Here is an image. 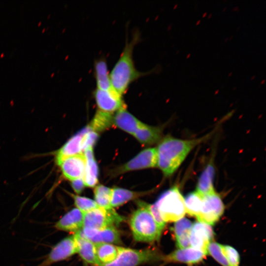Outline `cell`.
Here are the masks:
<instances>
[{
	"label": "cell",
	"mask_w": 266,
	"mask_h": 266,
	"mask_svg": "<svg viewBox=\"0 0 266 266\" xmlns=\"http://www.w3.org/2000/svg\"><path fill=\"white\" fill-rule=\"evenodd\" d=\"M211 135L208 133L198 138L182 139L167 136L157 149V166L164 174L170 176L181 166L190 152Z\"/></svg>",
	"instance_id": "1"
},
{
	"label": "cell",
	"mask_w": 266,
	"mask_h": 266,
	"mask_svg": "<svg viewBox=\"0 0 266 266\" xmlns=\"http://www.w3.org/2000/svg\"><path fill=\"white\" fill-rule=\"evenodd\" d=\"M139 39V33L136 32L130 41L127 40L120 57L109 73L113 88L122 96L132 82L148 73L138 70L134 65L133 51Z\"/></svg>",
	"instance_id": "2"
},
{
	"label": "cell",
	"mask_w": 266,
	"mask_h": 266,
	"mask_svg": "<svg viewBox=\"0 0 266 266\" xmlns=\"http://www.w3.org/2000/svg\"><path fill=\"white\" fill-rule=\"evenodd\" d=\"M138 208L132 214L130 226L135 241L151 243L158 241L162 231L147 207V203L138 201Z\"/></svg>",
	"instance_id": "3"
},
{
	"label": "cell",
	"mask_w": 266,
	"mask_h": 266,
	"mask_svg": "<svg viewBox=\"0 0 266 266\" xmlns=\"http://www.w3.org/2000/svg\"><path fill=\"white\" fill-rule=\"evenodd\" d=\"M154 204L165 223L176 222L186 214L184 198L177 186L165 191Z\"/></svg>",
	"instance_id": "4"
},
{
	"label": "cell",
	"mask_w": 266,
	"mask_h": 266,
	"mask_svg": "<svg viewBox=\"0 0 266 266\" xmlns=\"http://www.w3.org/2000/svg\"><path fill=\"white\" fill-rule=\"evenodd\" d=\"M155 249H133L121 247L117 257L112 262L98 266H138L148 262L163 259Z\"/></svg>",
	"instance_id": "5"
},
{
	"label": "cell",
	"mask_w": 266,
	"mask_h": 266,
	"mask_svg": "<svg viewBox=\"0 0 266 266\" xmlns=\"http://www.w3.org/2000/svg\"><path fill=\"white\" fill-rule=\"evenodd\" d=\"M123 220L124 217L113 208L106 209L98 207L84 213L83 228L100 230L119 225Z\"/></svg>",
	"instance_id": "6"
},
{
	"label": "cell",
	"mask_w": 266,
	"mask_h": 266,
	"mask_svg": "<svg viewBox=\"0 0 266 266\" xmlns=\"http://www.w3.org/2000/svg\"><path fill=\"white\" fill-rule=\"evenodd\" d=\"M224 209L222 199L215 192L203 196L201 210L197 218L198 221L213 225L223 215Z\"/></svg>",
	"instance_id": "7"
},
{
	"label": "cell",
	"mask_w": 266,
	"mask_h": 266,
	"mask_svg": "<svg viewBox=\"0 0 266 266\" xmlns=\"http://www.w3.org/2000/svg\"><path fill=\"white\" fill-rule=\"evenodd\" d=\"M76 253H77V244L73 234L64 238L55 244L45 259L37 266H50L66 260Z\"/></svg>",
	"instance_id": "8"
},
{
	"label": "cell",
	"mask_w": 266,
	"mask_h": 266,
	"mask_svg": "<svg viewBox=\"0 0 266 266\" xmlns=\"http://www.w3.org/2000/svg\"><path fill=\"white\" fill-rule=\"evenodd\" d=\"M93 94L99 110L113 114L126 107L122 96L114 89L103 90L96 88Z\"/></svg>",
	"instance_id": "9"
},
{
	"label": "cell",
	"mask_w": 266,
	"mask_h": 266,
	"mask_svg": "<svg viewBox=\"0 0 266 266\" xmlns=\"http://www.w3.org/2000/svg\"><path fill=\"white\" fill-rule=\"evenodd\" d=\"M214 232L210 225L198 221L192 225L190 235V246L207 254V247L212 242Z\"/></svg>",
	"instance_id": "10"
},
{
	"label": "cell",
	"mask_w": 266,
	"mask_h": 266,
	"mask_svg": "<svg viewBox=\"0 0 266 266\" xmlns=\"http://www.w3.org/2000/svg\"><path fill=\"white\" fill-rule=\"evenodd\" d=\"M94 244H120V235L115 226H110L100 230L82 228L76 232Z\"/></svg>",
	"instance_id": "11"
},
{
	"label": "cell",
	"mask_w": 266,
	"mask_h": 266,
	"mask_svg": "<svg viewBox=\"0 0 266 266\" xmlns=\"http://www.w3.org/2000/svg\"><path fill=\"white\" fill-rule=\"evenodd\" d=\"M157 166L156 148L146 149L125 164L119 169V172Z\"/></svg>",
	"instance_id": "12"
},
{
	"label": "cell",
	"mask_w": 266,
	"mask_h": 266,
	"mask_svg": "<svg viewBox=\"0 0 266 266\" xmlns=\"http://www.w3.org/2000/svg\"><path fill=\"white\" fill-rule=\"evenodd\" d=\"M58 165L60 167L63 176L72 181L83 177L86 158L82 153L66 158Z\"/></svg>",
	"instance_id": "13"
},
{
	"label": "cell",
	"mask_w": 266,
	"mask_h": 266,
	"mask_svg": "<svg viewBox=\"0 0 266 266\" xmlns=\"http://www.w3.org/2000/svg\"><path fill=\"white\" fill-rule=\"evenodd\" d=\"M206 255L201 250L188 247L174 251L164 257L163 260L167 262H179L191 265L202 261Z\"/></svg>",
	"instance_id": "14"
},
{
	"label": "cell",
	"mask_w": 266,
	"mask_h": 266,
	"mask_svg": "<svg viewBox=\"0 0 266 266\" xmlns=\"http://www.w3.org/2000/svg\"><path fill=\"white\" fill-rule=\"evenodd\" d=\"M84 213L77 208L71 209L54 225L58 230L76 233L83 228Z\"/></svg>",
	"instance_id": "15"
},
{
	"label": "cell",
	"mask_w": 266,
	"mask_h": 266,
	"mask_svg": "<svg viewBox=\"0 0 266 266\" xmlns=\"http://www.w3.org/2000/svg\"><path fill=\"white\" fill-rule=\"evenodd\" d=\"M91 129L88 126L72 136L57 152L56 162L59 164L66 158L82 154V143L84 134Z\"/></svg>",
	"instance_id": "16"
},
{
	"label": "cell",
	"mask_w": 266,
	"mask_h": 266,
	"mask_svg": "<svg viewBox=\"0 0 266 266\" xmlns=\"http://www.w3.org/2000/svg\"><path fill=\"white\" fill-rule=\"evenodd\" d=\"M77 244V253L86 263L94 266L100 265L97 257L95 244L82 237L77 233H74Z\"/></svg>",
	"instance_id": "17"
},
{
	"label": "cell",
	"mask_w": 266,
	"mask_h": 266,
	"mask_svg": "<svg viewBox=\"0 0 266 266\" xmlns=\"http://www.w3.org/2000/svg\"><path fill=\"white\" fill-rule=\"evenodd\" d=\"M113 124L121 130L133 135L142 122L124 107L116 111L113 115Z\"/></svg>",
	"instance_id": "18"
},
{
	"label": "cell",
	"mask_w": 266,
	"mask_h": 266,
	"mask_svg": "<svg viewBox=\"0 0 266 266\" xmlns=\"http://www.w3.org/2000/svg\"><path fill=\"white\" fill-rule=\"evenodd\" d=\"M215 167L213 162H210L200 175L196 186V190L202 196L215 192L214 187Z\"/></svg>",
	"instance_id": "19"
},
{
	"label": "cell",
	"mask_w": 266,
	"mask_h": 266,
	"mask_svg": "<svg viewBox=\"0 0 266 266\" xmlns=\"http://www.w3.org/2000/svg\"><path fill=\"white\" fill-rule=\"evenodd\" d=\"M86 165L83 179L85 186L93 187L98 182L99 169L95 160L93 149L89 148L84 151Z\"/></svg>",
	"instance_id": "20"
},
{
	"label": "cell",
	"mask_w": 266,
	"mask_h": 266,
	"mask_svg": "<svg viewBox=\"0 0 266 266\" xmlns=\"http://www.w3.org/2000/svg\"><path fill=\"white\" fill-rule=\"evenodd\" d=\"M192 225L190 220L184 217L175 222L174 233L176 245L178 249L185 248L190 246V235Z\"/></svg>",
	"instance_id": "21"
},
{
	"label": "cell",
	"mask_w": 266,
	"mask_h": 266,
	"mask_svg": "<svg viewBox=\"0 0 266 266\" xmlns=\"http://www.w3.org/2000/svg\"><path fill=\"white\" fill-rule=\"evenodd\" d=\"M94 69L96 88L103 90L114 89L111 83L109 73L105 60L100 59L96 61L94 64Z\"/></svg>",
	"instance_id": "22"
},
{
	"label": "cell",
	"mask_w": 266,
	"mask_h": 266,
	"mask_svg": "<svg viewBox=\"0 0 266 266\" xmlns=\"http://www.w3.org/2000/svg\"><path fill=\"white\" fill-rule=\"evenodd\" d=\"M140 143L152 144L158 141L162 136V130L142 123L133 135Z\"/></svg>",
	"instance_id": "23"
},
{
	"label": "cell",
	"mask_w": 266,
	"mask_h": 266,
	"mask_svg": "<svg viewBox=\"0 0 266 266\" xmlns=\"http://www.w3.org/2000/svg\"><path fill=\"white\" fill-rule=\"evenodd\" d=\"M97 257L100 264L113 262L118 256L122 247L110 243L96 244Z\"/></svg>",
	"instance_id": "24"
},
{
	"label": "cell",
	"mask_w": 266,
	"mask_h": 266,
	"mask_svg": "<svg viewBox=\"0 0 266 266\" xmlns=\"http://www.w3.org/2000/svg\"><path fill=\"white\" fill-rule=\"evenodd\" d=\"M143 194V193L135 192L123 188L112 189L111 206L113 208L121 206Z\"/></svg>",
	"instance_id": "25"
},
{
	"label": "cell",
	"mask_w": 266,
	"mask_h": 266,
	"mask_svg": "<svg viewBox=\"0 0 266 266\" xmlns=\"http://www.w3.org/2000/svg\"><path fill=\"white\" fill-rule=\"evenodd\" d=\"M203 196L196 191L187 194L184 198L186 213L197 218L201 210Z\"/></svg>",
	"instance_id": "26"
},
{
	"label": "cell",
	"mask_w": 266,
	"mask_h": 266,
	"mask_svg": "<svg viewBox=\"0 0 266 266\" xmlns=\"http://www.w3.org/2000/svg\"><path fill=\"white\" fill-rule=\"evenodd\" d=\"M113 124V114L98 110L91 123L88 126L92 131L101 132Z\"/></svg>",
	"instance_id": "27"
},
{
	"label": "cell",
	"mask_w": 266,
	"mask_h": 266,
	"mask_svg": "<svg viewBox=\"0 0 266 266\" xmlns=\"http://www.w3.org/2000/svg\"><path fill=\"white\" fill-rule=\"evenodd\" d=\"M112 189L100 185L94 190L95 201L98 206L106 209L113 208L111 206Z\"/></svg>",
	"instance_id": "28"
},
{
	"label": "cell",
	"mask_w": 266,
	"mask_h": 266,
	"mask_svg": "<svg viewBox=\"0 0 266 266\" xmlns=\"http://www.w3.org/2000/svg\"><path fill=\"white\" fill-rule=\"evenodd\" d=\"M77 209L83 213L98 207L95 200L86 197L70 194Z\"/></svg>",
	"instance_id": "29"
},
{
	"label": "cell",
	"mask_w": 266,
	"mask_h": 266,
	"mask_svg": "<svg viewBox=\"0 0 266 266\" xmlns=\"http://www.w3.org/2000/svg\"><path fill=\"white\" fill-rule=\"evenodd\" d=\"M208 253L222 266H230L227 258L222 252L221 244L212 241L208 246Z\"/></svg>",
	"instance_id": "30"
},
{
	"label": "cell",
	"mask_w": 266,
	"mask_h": 266,
	"mask_svg": "<svg viewBox=\"0 0 266 266\" xmlns=\"http://www.w3.org/2000/svg\"><path fill=\"white\" fill-rule=\"evenodd\" d=\"M221 247L230 266H239L240 257L238 251L233 247L228 245H221Z\"/></svg>",
	"instance_id": "31"
},
{
	"label": "cell",
	"mask_w": 266,
	"mask_h": 266,
	"mask_svg": "<svg viewBox=\"0 0 266 266\" xmlns=\"http://www.w3.org/2000/svg\"><path fill=\"white\" fill-rule=\"evenodd\" d=\"M97 133L92 131H88L83 135L82 143V150L85 151L89 148H92L98 138Z\"/></svg>",
	"instance_id": "32"
},
{
	"label": "cell",
	"mask_w": 266,
	"mask_h": 266,
	"mask_svg": "<svg viewBox=\"0 0 266 266\" xmlns=\"http://www.w3.org/2000/svg\"><path fill=\"white\" fill-rule=\"evenodd\" d=\"M71 185L74 192L78 194L82 192L85 186L83 177L72 181Z\"/></svg>",
	"instance_id": "33"
}]
</instances>
